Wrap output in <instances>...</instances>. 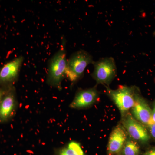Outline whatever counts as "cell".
<instances>
[{"label":"cell","mask_w":155,"mask_h":155,"mask_svg":"<svg viewBox=\"0 0 155 155\" xmlns=\"http://www.w3.org/2000/svg\"><path fill=\"white\" fill-rule=\"evenodd\" d=\"M66 45V39L63 38L60 48L50 59L48 64L47 82L59 90L62 89V81L66 77L67 60Z\"/></svg>","instance_id":"obj_1"},{"label":"cell","mask_w":155,"mask_h":155,"mask_svg":"<svg viewBox=\"0 0 155 155\" xmlns=\"http://www.w3.org/2000/svg\"><path fill=\"white\" fill-rule=\"evenodd\" d=\"M107 94L119 109L122 117L129 113L139 94L135 86H120L115 90L107 87Z\"/></svg>","instance_id":"obj_2"},{"label":"cell","mask_w":155,"mask_h":155,"mask_svg":"<svg viewBox=\"0 0 155 155\" xmlns=\"http://www.w3.org/2000/svg\"><path fill=\"white\" fill-rule=\"evenodd\" d=\"M93 57L84 50H79L73 53L67 60L66 77L74 83L82 77L85 68L93 64Z\"/></svg>","instance_id":"obj_3"},{"label":"cell","mask_w":155,"mask_h":155,"mask_svg":"<svg viewBox=\"0 0 155 155\" xmlns=\"http://www.w3.org/2000/svg\"><path fill=\"white\" fill-rule=\"evenodd\" d=\"M93 65L94 70L91 74L97 84L109 86L117 75V68L114 58L112 57L102 58Z\"/></svg>","instance_id":"obj_4"},{"label":"cell","mask_w":155,"mask_h":155,"mask_svg":"<svg viewBox=\"0 0 155 155\" xmlns=\"http://www.w3.org/2000/svg\"><path fill=\"white\" fill-rule=\"evenodd\" d=\"M121 125L133 140L142 144L150 141V136L144 125L136 120L130 113L122 116Z\"/></svg>","instance_id":"obj_5"},{"label":"cell","mask_w":155,"mask_h":155,"mask_svg":"<svg viewBox=\"0 0 155 155\" xmlns=\"http://www.w3.org/2000/svg\"><path fill=\"white\" fill-rule=\"evenodd\" d=\"M127 134L120 124L112 130L109 137L107 152L108 155H115L122 151L127 139Z\"/></svg>","instance_id":"obj_6"},{"label":"cell","mask_w":155,"mask_h":155,"mask_svg":"<svg viewBox=\"0 0 155 155\" xmlns=\"http://www.w3.org/2000/svg\"><path fill=\"white\" fill-rule=\"evenodd\" d=\"M131 112L134 118L141 124L148 126L151 124V109L146 100L139 94L137 96Z\"/></svg>","instance_id":"obj_7"},{"label":"cell","mask_w":155,"mask_h":155,"mask_svg":"<svg viewBox=\"0 0 155 155\" xmlns=\"http://www.w3.org/2000/svg\"><path fill=\"white\" fill-rule=\"evenodd\" d=\"M98 97V91L96 87L80 90L76 93L69 107L75 109L88 107L96 102Z\"/></svg>","instance_id":"obj_8"},{"label":"cell","mask_w":155,"mask_h":155,"mask_svg":"<svg viewBox=\"0 0 155 155\" xmlns=\"http://www.w3.org/2000/svg\"><path fill=\"white\" fill-rule=\"evenodd\" d=\"M24 59L23 56H19L4 65L0 70V83H9L16 80Z\"/></svg>","instance_id":"obj_9"},{"label":"cell","mask_w":155,"mask_h":155,"mask_svg":"<svg viewBox=\"0 0 155 155\" xmlns=\"http://www.w3.org/2000/svg\"><path fill=\"white\" fill-rule=\"evenodd\" d=\"M16 104V98L13 91L5 95L0 103V122L7 121L12 116Z\"/></svg>","instance_id":"obj_10"},{"label":"cell","mask_w":155,"mask_h":155,"mask_svg":"<svg viewBox=\"0 0 155 155\" xmlns=\"http://www.w3.org/2000/svg\"><path fill=\"white\" fill-rule=\"evenodd\" d=\"M57 155H85L80 143L75 141L69 143L67 146L58 151Z\"/></svg>","instance_id":"obj_11"},{"label":"cell","mask_w":155,"mask_h":155,"mask_svg":"<svg viewBox=\"0 0 155 155\" xmlns=\"http://www.w3.org/2000/svg\"><path fill=\"white\" fill-rule=\"evenodd\" d=\"M121 153L122 155H139L140 148L137 142L131 138H127Z\"/></svg>","instance_id":"obj_12"},{"label":"cell","mask_w":155,"mask_h":155,"mask_svg":"<svg viewBox=\"0 0 155 155\" xmlns=\"http://www.w3.org/2000/svg\"><path fill=\"white\" fill-rule=\"evenodd\" d=\"M150 129V134L153 138L155 139V123H153L149 126Z\"/></svg>","instance_id":"obj_13"},{"label":"cell","mask_w":155,"mask_h":155,"mask_svg":"<svg viewBox=\"0 0 155 155\" xmlns=\"http://www.w3.org/2000/svg\"><path fill=\"white\" fill-rule=\"evenodd\" d=\"M143 155H155V147L147 151Z\"/></svg>","instance_id":"obj_14"},{"label":"cell","mask_w":155,"mask_h":155,"mask_svg":"<svg viewBox=\"0 0 155 155\" xmlns=\"http://www.w3.org/2000/svg\"><path fill=\"white\" fill-rule=\"evenodd\" d=\"M155 123V103L153 110H152L151 124Z\"/></svg>","instance_id":"obj_15"},{"label":"cell","mask_w":155,"mask_h":155,"mask_svg":"<svg viewBox=\"0 0 155 155\" xmlns=\"http://www.w3.org/2000/svg\"><path fill=\"white\" fill-rule=\"evenodd\" d=\"M6 94V91L4 90L0 89V103H1V101L2 99L3 98V97L5 96V95Z\"/></svg>","instance_id":"obj_16"}]
</instances>
